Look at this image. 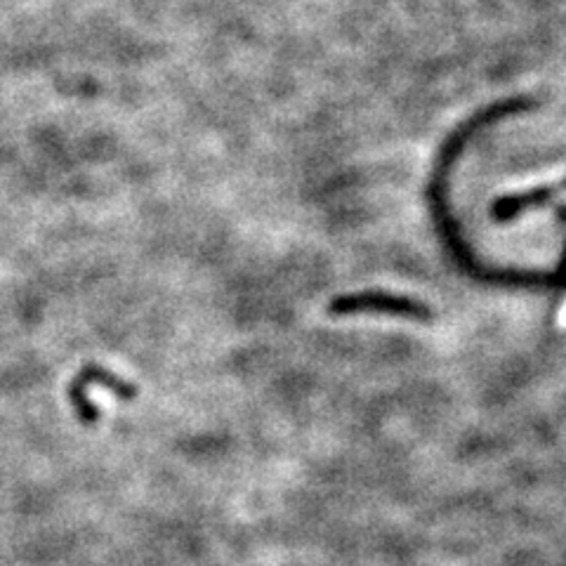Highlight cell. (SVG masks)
Wrapping results in <instances>:
<instances>
[{"mask_svg":"<svg viewBox=\"0 0 566 566\" xmlns=\"http://www.w3.org/2000/svg\"><path fill=\"white\" fill-rule=\"evenodd\" d=\"M72 382L78 385V388H83V390H88V385H98V388L114 392V397L123 399V402H135L137 394H140V390H137L133 382L118 378L116 373L106 370L104 366H98V364H88Z\"/></svg>","mask_w":566,"mask_h":566,"instance_id":"6da1fadb","label":"cell"}]
</instances>
